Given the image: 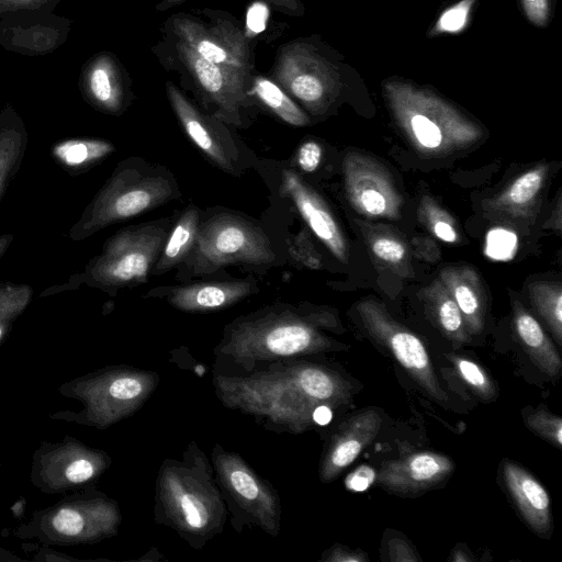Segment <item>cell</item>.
<instances>
[{"mask_svg": "<svg viewBox=\"0 0 562 562\" xmlns=\"http://www.w3.org/2000/svg\"><path fill=\"white\" fill-rule=\"evenodd\" d=\"M346 196L352 209L370 218L398 220L403 204L389 170L374 157L348 151L342 160Z\"/></svg>", "mask_w": 562, "mask_h": 562, "instance_id": "cell-16", "label": "cell"}, {"mask_svg": "<svg viewBox=\"0 0 562 562\" xmlns=\"http://www.w3.org/2000/svg\"><path fill=\"white\" fill-rule=\"evenodd\" d=\"M165 88L170 106L191 142L217 167L234 173L238 151L222 121L202 112L172 81H166Z\"/></svg>", "mask_w": 562, "mask_h": 562, "instance_id": "cell-17", "label": "cell"}, {"mask_svg": "<svg viewBox=\"0 0 562 562\" xmlns=\"http://www.w3.org/2000/svg\"><path fill=\"white\" fill-rule=\"evenodd\" d=\"M356 311L368 336L393 357L427 396L446 405L449 401L448 394L438 381L420 338L395 321L380 302L371 297L358 302Z\"/></svg>", "mask_w": 562, "mask_h": 562, "instance_id": "cell-15", "label": "cell"}, {"mask_svg": "<svg viewBox=\"0 0 562 562\" xmlns=\"http://www.w3.org/2000/svg\"><path fill=\"white\" fill-rule=\"evenodd\" d=\"M214 382L227 406L294 432L314 424L317 406L333 408L352 400L349 382L338 372L310 362L273 361L266 370L241 376L216 375Z\"/></svg>", "mask_w": 562, "mask_h": 562, "instance_id": "cell-1", "label": "cell"}, {"mask_svg": "<svg viewBox=\"0 0 562 562\" xmlns=\"http://www.w3.org/2000/svg\"><path fill=\"white\" fill-rule=\"evenodd\" d=\"M386 551V559L393 562H415L419 561L416 551L409 541L402 536H392L384 544Z\"/></svg>", "mask_w": 562, "mask_h": 562, "instance_id": "cell-43", "label": "cell"}, {"mask_svg": "<svg viewBox=\"0 0 562 562\" xmlns=\"http://www.w3.org/2000/svg\"><path fill=\"white\" fill-rule=\"evenodd\" d=\"M412 249L414 255L420 260L435 262L440 257V249L429 238H415L412 240Z\"/></svg>", "mask_w": 562, "mask_h": 562, "instance_id": "cell-49", "label": "cell"}, {"mask_svg": "<svg viewBox=\"0 0 562 562\" xmlns=\"http://www.w3.org/2000/svg\"><path fill=\"white\" fill-rule=\"evenodd\" d=\"M529 299L555 341L562 345V286L560 282L536 281L528 285Z\"/></svg>", "mask_w": 562, "mask_h": 562, "instance_id": "cell-33", "label": "cell"}, {"mask_svg": "<svg viewBox=\"0 0 562 562\" xmlns=\"http://www.w3.org/2000/svg\"><path fill=\"white\" fill-rule=\"evenodd\" d=\"M312 417L314 424L327 425L333 417L331 408L327 405H319L314 409Z\"/></svg>", "mask_w": 562, "mask_h": 562, "instance_id": "cell-51", "label": "cell"}, {"mask_svg": "<svg viewBox=\"0 0 562 562\" xmlns=\"http://www.w3.org/2000/svg\"><path fill=\"white\" fill-rule=\"evenodd\" d=\"M156 520L195 548L218 535L226 520L222 491L204 453L192 442L181 460L167 459L156 483Z\"/></svg>", "mask_w": 562, "mask_h": 562, "instance_id": "cell-2", "label": "cell"}, {"mask_svg": "<svg viewBox=\"0 0 562 562\" xmlns=\"http://www.w3.org/2000/svg\"><path fill=\"white\" fill-rule=\"evenodd\" d=\"M382 416L364 408L350 416L333 435L319 463V477L328 483L337 479L378 436Z\"/></svg>", "mask_w": 562, "mask_h": 562, "instance_id": "cell-21", "label": "cell"}, {"mask_svg": "<svg viewBox=\"0 0 562 562\" xmlns=\"http://www.w3.org/2000/svg\"><path fill=\"white\" fill-rule=\"evenodd\" d=\"M78 86L89 104L108 114L120 115L133 98L127 70L116 55L108 50L99 52L85 61Z\"/></svg>", "mask_w": 562, "mask_h": 562, "instance_id": "cell-19", "label": "cell"}, {"mask_svg": "<svg viewBox=\"0 0 562 562\" xmlns=\"http://www.w3.org/2000/svg\"><path fill=\"white\" fill-rule=\"evenodd\" d=\"M248 281L200 282L178 286L168 294V302L184 312H212L228 307L250 295Z\"/></svg>", "mask_w": 562, "mask_h": 562, "instance_id": "cell-26", "label": "cell"}, {"mask_svg": "<svg viewBox=\"0 0 562 562\" xmlns=\"http://www.w3.org/2000/svg\"><path fill=\"white\" fill-rule=\"evenodd\" d=\"M457 376L481 401L492 402L497 397V386L492 376L477 362L456 353L447 356Z\"/></svg>", "mask_w": 562, "mask_h": 562, "instance_id": "cell-34", "label": "cell"}, {"mask_svg": "<svg viewBox=\"0 0 562 562\" xmlns=\"http://www.w3.org/2000/svg\"><path fill=\"white\" fill-rule=\"evenodd\" d=\"M313 115H325L357 89L360 74L344 55L319 35L301 36L282 44L269 76Z\"/></svg>", "mask_w": 562, "mask_h": 562, "instance_id": "cell-5", "label": "cell"}, {"mask_svg": "<svg viewBox=\"0 0 562 562\" xmlns=\"http://www.w3.org/2000/svg\"><path fill=\"white\" fill-rule=\"evenodd\" d=\"M450 560L451 561H456V562H459V561H462V562H469V561H472V558L469 557L463 549L459 548V547H456L454 550L452 551L451 553V557H450Z\"/></svg>", "mask_w": 562, "mask_h": 562, "instance_id": "cell-53", "label": "cell"}, {"mask_svg": "<svg viewBox=\"0 0 562 562\" xmlns=\"http://www.w3.org/2000/svg\"><path fill=\"white\" fill-rule=\"evenodd\" d=\"M323 559L328 562H367L368 557L361 550H352L346 546H334L324 552Z\"/></svg>", "mask_w": 562, "mask_h": 562, "instance_id": "cell-47", "label": "cell"}, {"mask_svg": "<svg viewBox=\"0 0 562 562\" xmlns=\"http://www.w3.org/2000/svg\"><path fill=\"white\" fill-rule=\"evenodd\" d=\"M269 3L274 10L291 18H302L305 14V7L301 0H262Z\"/></svg>", "mask_w": 562, "mask_h": 562, "instance_id": "cell-50", "label": "cell"}, {"mask_svg": "<svg viewBox=\"0 0 562 562\" xmlns=\"http://www.w3.org/2000/svg\"><path fill=\"white\" fill-rule=\"evenodd\" d=\"M61 0H0V20L35 11H54Z\"/></svg>", "mask_w": 562, "mask_h": 562, "instance_id": "cell-41", "label": "cell"}, {"mask_svg": "<svg viewBox=\"0 0 562 562\" xmlns=\"http://www.w3.org/2000/svg\"><path fill=\"white\" fill-rule=\"evenodd\" d=\"M250 94L276 116L292 126L301 127L311 123L307 113L269 77L254 71Z\"/></svg>", "mask_w": 562, "mask_h": 562, "instance_id": "cell-31", "label": "cell"}, {"mask_svg": "<svg viewBox=\"0 0 562 562\" xmlns=\"http://www.w3.org/2000/svg\"><path fill=\"white\" fill-rule=\"evenodd\" d=\"M282 192L291 199L302 218L316 237L342 263L348 262L344 233L324 199L294 171L282 173Z\"/></svg>", "mask_w": 562, "mask_h": 562, "instance_id": "cell-22", "label": "cell"}, {"mask_svg": "<svg viewBox=\"0 0 562 562\" xmlns=\"http://www.w3.org/2000/svg\"><path fill=\"white\" fill-rule=\"evenodd\" d=\"M114 150L111 143L99 139L71 140L55 148V155L61 162L78 167L94 162Z\"/></svg>", "mask_w": 562, "mask_h": 562, "instance_id": "cell-36", "label": "cell"}, {"mask_svg": "<svg viewBox=\"0 0 562 562\" xmlns=\"http://www.w3.org/2000/svg\"><path fill=\"white\" fill-rule=\"evenodd\" d=\"M177 187L168 171L139 159L124 161L89 205L71 235L85 237L94 232L159 206L175 195Z\"/></svg>", "mask_w": 562, "mask_h": 562, "instance_id": "cell-9", "label": "cell"}, {"mask_svg": "<svg viewBox=\"0 0 562 562\" xmlns=\"http://www.w3.org/2000/svg\"><path fill=\"white\" fill-rule=\"evenodd\" d=\"M322 147L314 140H307L303 143L296 155L299 167L305 172L315 171L322 159Z\"/></svg>", "mask_w": 562, "mask_h": 562, "instance_id": "cell-44", "label": "cell"}, {"mask_svg": "<svg viewBox=\"0 0 562 562\" xmlns=\"http://www.w3.org/2000/svg\"><path fill=\"white\" fill-rule=\"evenodd\" d=\"M111 457L72 436L58 441H42L34 451L30 480L45 494H67L95 486L110 468Z\"/></svg>", "mask_w": 562, "mask_h": 562, "instance_id": "cell-12", "label": "cell"}, {"mask_svg": "<svg viewBox=\"0 0 562 562\" xmlns=\"http://www.w3.org/2000/svg\"><path fill=\"white\" fill-rule=\"evenodd\" d=\"M32 294L26 284L0 283V321H15L30 304Z\"/></svg>", "mask_w": 562, "mask_h": 562, "instance_id": "cell-38", "label": "cell"}, {"mask_svg": "<svg viewBox=\"0 0 562 562\" xmlns=\"http://www.w3.org/2000/svg\"><path fill=\"white\" fill-rule=\"evenodd\" d=\"M216 482L239 527L256 525L276 537L280 530L278 493L241 457L216 445L212 452ZM237 526V527H238Z\"/></svg>", "mask_w": 562, "mask_h": 562, "instance_id": "cell-13", "label": "cell"}, {"mask_svg": "<svg viewBox=\"0 0 562 562\" xmlns=\"http://www.w3.org/2000/svg\"><path fill=\"white\" fill-rule=\"evenodd\" d=\"M381 87L394 123L422 156L451 155L483 137L477 122L429 86L393 76Z\"/></svg>", "mask_w": 562, "mask_h": 562, "instance_id": "cell-3", "label": "cell"}, {"mask_svg": "<svg viewBox=\"0 0 562 562\" xmlns=\"http://www.w3.org/2000/svg\"><path fill=\"white\" fill-rule=\"evenodd\" d=\"M22 549L27 553H33L32 560L37 562H64V561H75L76 559L58 552L52 548V546L44 544L43 546H34V544H22Z\"/></svg>", "mask_w": 562, "mask_h": 562, "instance_id": "cell-46", "label": "cell"}, {"mask_svg": "<svg viewBox=\"0 0 562 562\" xmlns=\"http://www.w3.org/2000/svg\"><path fill=\"white\" fill-rule=\"evenodd\" d=\"M168 236L165 225L150 223L124 228L112 236L89 267L91 282L103 288L143 283Z\"/></svg>", "mask_w": 562, "mask_h": 562, "instance_id": "cell-14", "label": "cell"}, {"mask_svg": "<svg viewBox=\"0 0 562 562\" xmlns=\"http://www.w3.org/2000/svg\"><path fill=\"white\" fill-rule=\"evenodd\" d=\"M21 560L22 559L19 558L18 555H15L12 552L0 547V561L1 562H12V561H21Z\"/></svg>", "mask_w": 562, "mask_h": 562, "instance_id": "cell-54", "label": "cell"}, {"mask_svg": "<svg viewBox=\"0 0 562 562\" xmlns=\"http://www.w3.org/2000/svg\"><path fill=\"white\" fill-rule=\"evenodd\" d=\"M549 166L538 164L518 176L502 192L482 203L491 218L510 222H532L539 212Z\"/></svg>", "mask_w": 562, "mask_h": 562, "instance_id": "cell-24", "label": "cell"}, {"mask_svg": "<svg viewBox=\"0 0 562 562\" xmlns=\"http://www.w3.org/2000/svg\"><path fill=\"white\" fill-rule=\"evenodd\" d=\"M526 19L537 27H547L553 14V0H518Z\"/></svg>", "mask_w": 562, "mask_h": 562, "instance_id": "cell-42", "label": "cell"}, {"mask_svg": "<svg viewBox=\"0 0 562 562\" xmlns=\"http://www.w3.org/2000/svg\"><path fill=\"white\" fill-rule=\"evenodd\" d=\"M418 218L420 223L438 239L457 243L459 231L454 218L431 196L424 195L419 201Z\"/></svg>", "mask_w": 562, "mask_h": 562, "instance_id": "cell-35", "label": "cell"}, {"mask_svg": "<svg viewBox=\"0 0 562 562\" xmlns=\"http://www.w3.org/2000/svg\"><path fill=\"white\" fill-rule=\"evenodd\" d=\"M13 236L9 234H4L0 236V257L3 255L5 249L9 247V245L12 241Z\"/></svg>", "mask_w": 562, "mask_h": 562, "instance_id": "cell-55", "label": "cell"}, {"mask_svg": "<svg viewBox=\"0 0 562 562\" xmlns=\"http://www.w3.org/2000/svg\"><path fill=\"white\" fill-rule=\"evenodd\" d=\"M438 279L459 306L469 334H480L485 324L486 295L476 270L467 265L448 266Z\"/></svg>", "mask_w": 562, "mask_h": 562, "instance_id": "cell-25", "label": "cell"}, {"mask_svg": "<svg viewBox=\"0 0 562 562\" xmlns=\"http://www.w3.org/2000/svg\"><path fill=\"white\" fill-rule=\"evenodd\" d=\"M72 22L54 11H35L0 20V46L25 56L48 55L68 38Z\"/></svg>", "mask_w": 562, "mask_h": 562, "instance_id": "cell-18", "label": "cell"}, {"mask_svg": "<svg viewBox=\"0 0 562 562\" xmlns=\"http://www.w3.org/2000/svg\"><path fill=\"white\" fill-rule=\"evenodd\" d=\"M13 323H14V321L0 322V341L11 330Z\"/></svg>", "mask_w": 562, "mask_h": 562, "instance_id": "cell-56", "label": "cell"}, {"mask_svg": "<svg viewBox=\"0 0 562 562\" xmlns=\"http://www.w3.org/2000/svg\"><path fill=\"white\" fill-rule=\"evenodd\" d=\"M525 424L543 440L559 449L562 447V419L560 416L541 407L528 413Z\"/></svg>", "mask_w": 562, "mask_h": 562, "instance_id": "cell-37", "label": "cell"}, {"mask_svg": "<svg viewBox=\"0 0 562 562\" xmlns=\"http://www.w3.org/2000/svg\"><path fill=\"white\" fill-rule=\"evenodd\" d=\"M477 0H461L441 13L429 32V36L443 33H456L462 30L468 21L469 14Z\"/></svg>", "mask_w": 562, "mask_h": 562, "instance_id": "cell-39", "label": "cell"}, {"mask_svg": "<svg viewBox=\"0 0 562 562\" xmlns=\"http://www.w3.org/2000/svg\"><path fill=\"white\" fill-rule=\"evenodd\" d=\"M151 50L159 64L166 70L176 72L182 86L203 106L214 110L213 116L241 125V111L255 100L250 94L251 75L255 70L246 71L209 61L164 30L161 38Z\"/></svg>", "mask_w": 562, "mask_h": 562, "instance_id": "cell-7", "label": "cell"}, {"mask_svg": "<svg viewBox=\"0 0 562 562\" xmlns=\"http://www.w3.org/2000/svg\"><path fill=\"white\" fill-rule=\"evenodd\" d=\"M289 251L296 261L310 269H319L322 267V258L305 229L293 236L290 241Z\"/></svg>", "mask_w": 562, "mask_h": 562, "instance_id": "cell-40", "label": "cell"}, {"mask_svg": "<svg viewBox=\"0 0 562 562\" xmlns=\"http://www.w3.org/2000/svg\"><path fill=\"white\" fill-rule=\"evenodd\" d=\"M376 472L368 464H361L349 473L345 480V486L351 492H364L375 481Z\"/></svg>", "mask_w": 562, "mask_h": 562, "instance_id": "cell-45", "label": "cell"}, {"mask_svg": "<svg viewBox=\"0 0 562 562\" xmlns=\"http://www.w3.org/2000/svg\"><path fill=\"white\" fill-rule=\"evenodd\" d=\"M503 485L525 524L539 537L552 530L551 499L542 484L520 463L504 459L501 463Z\"/></svg>", "mask_w": 562, "mask_h": 562, "instance_id": "cell-23", "label": "cell"}, {"mask_svg": "<svg viewBox=\"0 0 562 562\" xmlns=\"http://www.w3.org/2000/svg\"><path fill=\"white\" fill-rule=\"evenodd\" d=\"M490 248L494 257H505L515 245V237L505 231H495L491 235Z\"/></svg>", "mask_w": 562, "mask_h": 562, "instance_id": "cell-48", "label": "cell"}, {"mask_svg": "<svg viewBox=\"0 0 562 562\" xmlns=\"http://www.w3.org/2000/svg\"><path fill=\"white\" fill-rule=\"evenodd\" d=\"M453 470L448 456L419 451L382 462L375 482L392 494L416 496L443 483Z\"/></svg>", "mask_w": 562, "mask_h": 562, "instance_id": "cell-20", "label": "cell"}, {"mask_svg": "<svg viewBox=\"0 0 562 562\" xmlns=\"http://www.w3.org/2000/svg\"><path fill=\"white\" fill-rule=\"evenodd\" d=\"M513 328L533 364L548 378H557L562 369V359L539 322L519 301L513 303Z\"/></svg>", "mask_w": 562, "mask_h": 562, "instance_id": "cell-27", "label": "cell"}, {"mask_svg": "<svg viewBox=\"0 0 562 562\" xmlns=\"http://www.w3.org/2000/svg\"><path fill=\"white\" fill-rule=\"evenodd\" d=\"M186 0H159L155 8L157 11H167L178 4L182 3Z\"/></svg>", "mask_w": 562, "mask_h": 562, "instance_id": "cell-52", "label": "cell"}, {"mask_svg": "<svg viewBox=\"0 0 562 562\" xmlns=\"http://www.w3.org/2000/svg\"><path fill=\"white\" fill-rule=\"evenodd\" d=\"M199 220V211L195 207H187L181 213L165 240L155 266L156 273H164L172 269L190 254L196 239Z\"/></svg>", "mask_w": 562, "mask_h": 562, "instance_id": "cell-32", "label": "cell"}, {"mask_svg": "<svg viewBox=\"0 0 562 562\" xmlns=\"http://www.w3.org/2000/svg\"><path fill=\"white\" fill-rule=\"evenodd\" d=\"M121 520L116 501L90 486L32 512L29 520L16 527L14 536L52 547L94 544L114 537Z\"/></svg>", "mask_w": 562, "mask_h": 562, "instance_id": "cell-8", "label": "cell"}, {"mask_svg": "<svg viewBox=\"0 0 562 562\" xmlns=\"http://www.w3.org/2000/svg\"><path fill=\"white\" fill-rule=\"evenodd\" d=\"M26 140L24 123L10 104L5 105L0 110V199L18 171Z\"/></svg>", "mask_w": 562, "mask_h": 562, "instance_id": "cell-30", "label": "cell"}, {"mask_svg": "<svg viewBox=\"0 0 562 562\" xmlns=\"http://www.w3.org/2000/svg\"><path fill=\"white\" fill-rule=\"evenodd\" d=\"M158 376L126 366L105 367L58 386L60 395L78 401V412L58 411L49 418L104 430L135 413L156 389Z\"/></svg>", "mask_w": 562, "mask_h": 562, "instance_id": "cell-6", "label": "cell"}, {"mask_svg": "<svg viewBox=\"0 0 562 562\" xmlns=\"http://www.w3.org/2000/svg\"><path fill=\"white\" fill-rule=\"evenodd\" d=\"M431 321L450 341L464 345L470 341V334L456 301L439 279L419 291Z\"/></svg>", "mask_w": 562, "mask_h": 562, "instance_id": "cell-29", "label": "cell"}, {"mask_svg": "<svg viewBox=\"0 0 562 562\" xmlns=\"http://www.w3.org/2000/svg\"><path fill=\"white\" fill-rule=\"evenodd\" d=\"M190 266L195 273H210L232 265H268L274 252L265 232L250 221L231 213L211 216L199 225L190 251Z\"/></svg>", "mask_w": 562, "mask_h": 562, "instance_id": "cell-11", "label": "cell"}, {"mask_svg": "<svg viewBox=\"0 0 562 562\" xmlns=\"http://www.w3.org/2000/svg\"><path fill=\"white\" fill-rule=\"evenodd\" d=\"M371 257L401 278H413L409 248L401 235L383 225L358 223Z\"/></svg>", "mask_w": 562, "mask_h": 562, "instance_id": "cell-28", "label": "cell"}, {"mask_svg": "<svg viewBox=\"0 0 562 562\" xmlns=\"http://www.w3.org/2000/svg\"><path fill=\"white\" fill-rule=\"evenodd\" d=\"M161 30L209 61L246 71L255 70L250 35L228 12L209 8L177 12L165 21Z\"/></svg>", "mask_w": 562, "mask_h": 562, "instance_id": "cell-10", "label": "cell"}, {"mask_svg": "<svg viewBox=\"0 0 562 562\" xmlns=\"http://www.w3.org/2000/svg\"><path fill=\"white\" fill-rule=\"evenodd\" d=\"M327 322L324 313H304L290 305L268 307L232 324L217 353L249 372L259 362L327 351L336 342L319 330Z\"/></svg>", "mask_w": 562, "mask_h": 562, "instance_id": "cell-4", "label": "cell"}]
</instances>
